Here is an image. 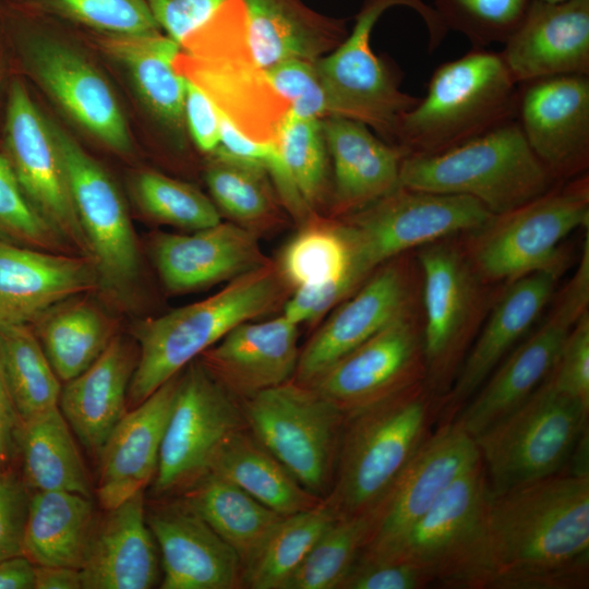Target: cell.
<instances>
[{
  "mask_svg": "<svg viewBox=\"0 0 589 589\" xmlns=\"http://www.w3.org/2000/svg\"><path fill=\"white\" fill-rule=\"evenodd\" d=\"M489 589H584L589 584V477L567 471L491 495Z\"/></svg>",
  "mask_w": 589,
  "mask_h": 589,
  "instance_id": "1",
  "label": "cell"
},
{
  "mask_svg": "<svg viewBox=\"0 0 589 589\" xmlns=\"http://www.w3.org/2000/svg\"><path fill=\"white\" fill-rule=\"evenodd\" d=\"M424 382L346 416L334 480L323 500L337 518L373 515L437 424Z\"/></svg>",
  "mask_w": 589,
  "mask_h": 589,
  "instance_id": "2",
  "label": "cell"
},
{
  "mask_svg": "<svg viewBox=\"0 0 589 589\" xmlns=\"http://www.w3.org/2000/svg\"><path fill=\"white\" fill-rule=\"evenodd\" d=\"M518 94L500 51L472 47L434 70L425 96L400 117L394 144L413 157L449 151L515 120Z\"/></svg>",
  "mask_w": 589,
  "mask_h": 589,
  "instance_id": "3",
  "label": "cell"
},
{
  "mask_svg": "<svg viewBox=\"0 0 589 589\" xmlns=\"http://www.w3.org/2000/svg\"><path fill=\"white\" fill-rule=\"evenodd\" d=\"M281 294L267 265L243 274L215 294L137 324V361L128 400L136 406L241 323L268 311Z\"/></svg>",
  "mask_w": 589,
  "mask_h": 589,
  "instance_id": "4",
  "label": "cell"
},
{
  "mask_svg": "<svg viewBox=\"0 0 589 589\" xmlns=\"http://www.w3.org/2000/svg\"><path fill=\"white\" fill-rule=\"evenodd\" d=\"M580 228H589L587 172L494 215L461 244L483 281L506 284L541 271L563 274L568 259L561 244Z\"/></svg>",
  "mask_w": 589,
  "mask_h": 589,
  "instance_id": "5",
  "label": "cell"
},
{
  "mask_svg": "<svg viewBox=\"0 0 589 589\" xmlns=\"http://www.w3.org/2000/svg\"><path fill=\"white\" fill-rule=\"evenodd\" d=\"M557 182L516 119L444 153L406 156L400 168L401 187L467 195L493 215L527 203Z\"/></svg>",
  "mask_w": 589,
  "mask_h": 589,
  "instance_id": "6",
  "label": "cell"
},
{
  "mask_svg": "<svg viewBox=\"0 0 589 589\" xmlns=\"http://www.w3.org/2000/svg\"><path fill=\"white\" fill-rule=\"evenodd\" d=\"M491 497L480 459L393 545L371 558L407 562L445 588L489 589L493 565L486 530Z\"/></svg>",
  "mask_w": 589,
  "mask_h": 589,
  "instance_id": "7",
  "label": "cell"
},
{
  "mask_svg": "<svg viewBox=\"0 0 589 589\" xmlns=\"http://www.w3.org/2000/svg\"><path fill=\"white\" fill-rule=\"evenodd\" d=\"M416 11L429 33V47L435 49L447 31L432 5L423 0H364L350 33L326 57L314 60L325 91L330 116H341L375 129L390 144L400 117L418 97L404 93L394 72L371 48V34L378 19L390 8Z\"/></svg>",
  "mask_w": 589,
  "mask_h": 589,
  "instance_id": "8",
  "label": "cell"
},
{
  "mask_svg": "<svg viewBox=\"0 0 589 589\" xmlns=\"http://www.w3.org/2000/svg\"><path fill=\"white\" fill-rule=\"evenodd\" d=\"M424 384L440 400L489 311V284L472 267L461 243L443 239L418 249Z\"/></svg>",
  "mask_w": 589,
  "mask_h": 589,
  "instance_id": "9",
  "label": "cell"
},
{
  "mask_svg": "<svg viewBox=\"0 0 589 589\" xmlns=\"http://www.w3.org/2000/svg\"><path fill=\"white\" fill-rule=\"evenodd\" d=\"M589 407L548 380L474 438L491 495L562 472L588 428Z\"/></svg>",
  "mask_w": 589,
  "mask_h": 589,
  "instance_id": "10",
  "label": "cell"
},
{
  "mask_svg": "<svg viewBox=\"0 0 589 589\" xmlns=\"http://www.w3.org/2000/svg\"><path fill=\"white\" fill-rule=\"evenodd\" d=\"M251 434L312 494L333 484L346 414L293 380L239 400Z\"/></svg>",
  "mask_w": 589,
  "mask_h": 589,
  "instance_id": "11",
  "label": "cell"
},
{
  "mask_svg": "<svg viewBox=\"0 0 589 589\" xmlns=\"http://www.w3.org/2000/svg\"><path fill=\"white\" fill-rule=\"evenodd\" d=\"M494 215L467 195L399 187L344 224L353 265L366 279L386 262L412 249L467 235Z\"/></svg>",
  "mask_w": 589,
  "mask_h": 589,
  "instance_id": "12",
  "label": "cell"
},
{
  "mask_svg": "<svg viewBox=\"0 0 589 589\" xmlns=\"http://www.w3.org/2000/svg\"><path fill=\"white\" fill-rule=\"evenodd\" d=\"M0 19L19 38L29 73L67 115L109 149L129 153L128 124L103 75L70 45L48 33L36 13L0 0Z\"/></svg>",
  "mask_w": 589,
  "mask_h": 589,
  "instance_id": "13",
  "label": "cell"
},
{
  "mask_svg": "<svg viewBox=\"0 0 589 589\" xmlns=\"http://www.w3.org/2000/svg\"><path fill=\"white\" fill-rule=\"evenodd\" d=\"M588 311L589 241L585 240L577 268L545 318L504 358L453 421L476 438L521 406L548 378L570 329Z\"/></svg>",
  "mask_w": 589,
  "mask_h": 589,
  "instance_id": "14",
  "label": "cell"
},
{
  "mask_svg": "<svg viewBox=\"0 0 589 589\" xmlns=\"http://www.w3.org/2000/svg\"><path fill=\"white\" fill-rule=\"evenodd\" d=\"M245 426L239 400L202 362L192 361L178 378L153 479L154 492L184 491L208 472L224 440Z\"/></svg>",
  "mask_w": 589,
  "mask_h": 589,
  "instance_id": "15",
  "label": "cell"
},
{
  "mask_svg": "<svg viewBox=\"0 0 589 589\" xmlns=\"http://www.w3.org/2000/svg\"><path fill=\"white\" fill-rule=\"evenodd\" d=\"M51 129L99 288L125 297L139 279L141 260L124 201L109 175L74 139L52 122Z\"/></svg>",
  "mask_w": 589,
  "mask_h": 589,
  "instance_id": "16",
  "label": "cell"
},
{
  "mask_svg": "<svg viewBox=\"0 0 589 589\" xmlns=\"http://www.w3.org/2000/svg\"><path fill=\"white\" fill-rule=\"evenodd\" d=\"M3 147L2 155L32 207L70 250L91 259L51 122L19 81L8 94Z\"/></svg>",
  "mask_w": 589,
  "mask_h": 589,
  "instance_id": "17",
  "label": "cell"
},
{
  "mask_svg": "<svg viewBox=\"0 0 589 589\" xmlns=\"http://www.w3.org/2000/svg\"><path fill=\"white\" fill-rule=\"evenodd\" d=\"M421 309L385 326L309 386L346 416L424 382Z\"/></svg>",
  "mask_w": 589,
  "mask_h": 589,
  "instance_id": "18",
  "label": "cell"
},
{
  "mask_svg": "<svg viewBox=\"0 0 589 589\" xmlns=\"http://www.w3.org/2000/svg\"><path fill=\"white\" fill-rule=\"evenodd\" d=\"M402 255L375 269L311 337L299 353L293 381L312 384L394 320L419 309V267Z\"/></svg>",
  "mask_w": 589,
  "mask_h": 589,
  "instance_id": "19",
  "label": "cell"
},
{
  "mask_svg": "<svg viewBox=\"0 0 589 589\" xmlns=\"http://www.w3.org/2000/svg\"><path fill=\"white\" fill-rule=\"evenodd\" d=\"M480 459L474 438L456 421L437 424L373 513L371 534L360 554L387 550Z\"/></svg>",
  "mask_w": 589,
  "mask_h": 589,
  "instance_id": "20",
  "label": "cell"
},
{
  "mask_svg": "<svg viewBox=\"0 0 589 589\" xmlns=\"http://www.w3.org/2000/svg\"><path fill=\"white\" fill-rule=\"evenodd\" d=\"M516 120L530 148L556 181L587 172L589 75L519 84Z\"/></svg>",
  "mask_w": 589,
  "mask_h": 589,
  "instance_id": "21",
  "label": "cell"
},
{
  "mask_svg": "<svg viewBox=\"0 0 589 589\" xmlns=\"http://www.w3.org/2000/svg\"><path fill=\"white\" fill-rule=\"evenodd\" d=\"M561 276L553 271H541L504 284L489 308L450 389L441 401L437 424L453 421L527 335L554 297Z\"/></svg>",
  "mask_w": 589,
  "mask_h": 589,
  "instance_id": "22",
  "label": "cell"
},
{
  "mask_svg": "<svg viewBox=\"0 0 589 589\" xmlns=\"http://www.w3.org/2000/svg\"><path fill=\"white\" fill-rule=\"evenodd\" d=\"M176 71L193 82L243 134L275 142L289 105L269 84L247 48H219L173 60Z\"/></svg>",
  "mask_w": 589,
  "mask_h": 589,
  "instance_id": "23",
  "label": "cell"
},
{
  "mask_svg": "<svg viewBox=\"0 0 589 589\" xmlns=\"http://www.w3.org/2000/svg\"><path fill=\"white\" fill-rule=\"evenodd\" d=\"M500 51L518 84L589 75V0H532Z\"/></svg>",
  "mask_w": 589,
  "mask_h": 589,
  "instance_id": "24",
  "label": "cell"
},
{
  "mask_svg": "<svg viewBox=\"0 0 589 589\" xmlns=\"http://www.w3.org/2000/svg\"><path fill=\"white\" fill-rule=\"evenodd\" d=\"M146 521L160 553V588L243 587L236 551L181 501L149 510Z\"/></svg>",
  "mask_w": 589,
  "mask_h": 589,
  "instance_id": "25",
  "label": "cell"
},
{
  "mask_svg": "<svg viewBox=\"0 0 589 589\" xmlns=\"http://www.w3.org/2000/svg\"><path fill=\"white\" fill-rule=\"evenodd\" d=\"M96 288L88 257L0 241V327L31 325L52 305Z\"/></svg>",
  "mask_w": 589,
  "mask_h": 589,
  "instance_id": "26",
  "label": "cell"
},
{
  "mask_svg": "<svg viewBox=\"0 0 589 589\" xmlns=\"http://www.w3.org/2000/svg\"><path fill=\"white\" fill-rule=\"evenodd\" d=\"M153 255L165 288L172 293L232 280L267 265L251 230L221 221L189 235H158Z\"/></svg>",
  "mask_w": 589,
  "mask_h": 589,
  "instance_id": "27",
  "label": "cell"
},
{
  "mask_svg": "<svg viewBox=\"0 0 589 589\" xmlns=\"http://www.w3.org/2000/svg\"><path fill=\"white\" fill-rule=\"evenodd\" d=\"M178 378L127 411L103 445L96 493L104 509L117 507L153 481Z\"/></svg>",
  "mask_w": 589,
  "mask_h": 589,
  "instance_id": "28",
  "label": "cell"
},
{
  "mask_svg": "<svg viewBox=\"0 0 589 589\" xmlns=\"http://www.w3.org/2000/svg\"><path fill=\"white\" fill-rule=\"evenodd\" d=\"M298 325L283 314L266 322H244L205 350L202 363L237 399L281 385L294 376Z\"/></svg>",
  "mask_w": 589,
  "mask_h": 589,
  "instance_id": "29",
  "label": "cell"
},
{
  "mask_svg": "<svg viewBox=\"0 0 589 589\" xmlns=\"http://www.w3.org/2000/svg\"><path fill=\"white\" fill-rule=\"evenodd\" d=\"M83 589H149L159 580L157 544L144 491L98 518L79 568Z\"/></svg>",
  "mask_w": 589,
  "mask_h": 589,
  "instance_id": "30",
  "label": "cell"
},
{
  "mask_svg": "<svg viewBox=\"0 0 589 589\" xmlns=\"http://www.w3.org/2000/svg\"><path fill=\"white\" fill-rule=\"evenodd\" d=\"M334 167V200L338 212L354 213L400 187L405 152L373 135L363 122L341 116L322 120Z\"/></svg>",
  "mask_w": 589,
  "mask_h": 589,
  "instance_id": "31",
  "label": "cell"
},
{
  "mask_svg": "<svg viewBox=\"0 0 589 589\" xmlns=\"http://www.w3.org/2000/svg\"><path fill=\"white\" fill-rule=\"evenodd\" d=\"M137 350L115 336L82 373L64 382L59 408L84 447L96 455L127 412Z\"/></svg>",
  "mask_w": 589,
  "mask_h": 589,
  "instance_id": "32",
  "label": "cell"
},
{
  "mask_svg": "<svg viewBox=\"0 0 589 589\" xmlns=\"http://www.w3.org/2000/svg\"><path fill=\"white\" fill-rule=\"evenodd\" d=\"M250 55L262 69L288 59L315 60L348 35L342 20L322 15L302 0H241Z\"/></svg>",
  "mask_w": 589,
  "mask_h": 589,
  "instance_id": "33",
  "label": "cell"
},
{
  "mask_svg": "<svg viewBox=\"0 0 589 589\" xmlns=\"http://www.w3.org/2000/svg\"><path fill=\"white\" fill-rule=\"evenodd\" d=\"M95 34L101 50L124 68L151 113L169 130L181 132L185 79L173 67L180 45L160 31Z\"/></svg>",
  "mask_w": 589,
  "mask_h": 589,
  "instance_id": "34",
  "label": "cell"
},
{
  "mask_svg": "<svg viewBox=\"0 0 589 589\" xmlns=\"http://www.w3.org/2000/svg\"><path fill=\"white\" fill-rule=\"evenodd\" d=\"M91 496L34 491L29 496L23 555L34 565L80 568L97 522Z\"/></svg>",
  "mask_w": 589,
  "mask_h": 589,
  "instance_id": "35",
  "label": "cell"
},
{
  "mask_svg": "<svg viewBox=\"0 0 589 589\" xmlns=\"http://www.w3.org/2000/svg\"><path fill=\"white\" fill-rule=\"evenodd\" d=\"M208 472L236 484L283 516L311 509L323 502L304 489L247 426L224 440Z\"/></svg>",
  "mask_w": 589,
  "mask_h": 589,
  "instance_id": "36",
  "label": "cell"
},
{
  "mask_svg": "<svg viewBox=\"0 0 589 589\" xmlns=\"http://www.w3.org/2000/svg\"><path fill=\"white\" fill-rule=\"evenodd\" d=\"M181 502L236 551L242 570L285 517L212 472L187 488Z\"/></svg>",
  "mask_w": 589,
  "mask_h": 589,
  "instance_id": "37",
  "label": "cell"
},
{
  "mask_svg": "<svg viewBox=\"0 0 589 589\" xmlns=\"http://www.w3.org/2000/svg\"><path fill=\"white\" fill-rule=\"evenodd\" d=\"M15 442L24 482L34 491H69L91 496L86 467L59 406L20 421Z\"/></svg>",
  "mask_w": 589,
  "mask_h": 589,
  "instance_id": "38",
  "label": "cell"
},
{
  "mask_svg": "<svg viewBox=\"0 0 589 589\" xmlns=\"http://www.w3.org/2000/svg\"><path fill=\"white\" fill-rule=\"evenodd\" d=\"M32 327L60 381L86 370L107 348L113 323L94 302L74 296L40 314Z\"/></svg>",
  "mask_w": 589,
  "mask_h": 589,
  "instance_id": "39",
  "label": "cell"
},
{
  "mask_svg": "<svg viewBox=\"0 0 589 589\" xmlns=\"http://www.w3.org/2000/svg\"><path fill=\"white\" fill-rule=\"evenodd\" d=\"M337 519L324 503L285 516L243 567V587L284 589L313 545Z\"/></svg>",
  "mask_w": 589,
  "mask_h": 589,
  "instance_id": "40",
  "label": "cell"
},
{
  "mask_svg": "<svg viewBox=\"0 0 589 589\" xmlns=\"http://www.w3.org/2000/svg\"><path fill=\"white\" fill-rule=\"evenodd\" d=\"M0 361L20 421L59 406L60 378L31 325L0 327Z\"/></svg>",
  "mask_w": 589,
  "mask_h": 589,
  "instance_id": "41",
  "label": "cell"
},
{
  "mask_svg": "<svg viewBox=\"0 0 589 589\" xmlns=\"http://www.w3.org/2000/svg\"><path fill=\"white\" fill-rule=\"evenodd\" d=\"M352 260L344 225L312 226L287 244L281 273L296 289L347 281L357 290L365 280L356 271Z\"/></svg>",
  "mask_w": 589,
  "mask_h": 589,
  "instance_id": "42",
  "label": "cell"
},
{
  "mask_svg": "<svg viewBox=\"0 0 589 589\" xmlns=\"http://www.w3.org/2000/svg\"><path fill=\"white\" fill-rule=\"evenodd\" d=\"M373 515L337 518L284 589H338L369 541Z\"/></svg>",
  "mask_w": 589,
  "mask_h": 589,
  "instance_id": "43",
  "label": "cell"
},
{
  "mask_svg": "<svg viewBox=\"0 0 589 589\" xmlns=\"http://www.w3.org/2000/svg\"><path fill=\"white\" fill-rule=\"evenodd\" d=\"M205 180L216 205L244 225L260 224L274 209L266 170L257 164L212 154Z\"/></svg>",
  "mask_w": 589,
  "mask_h": 589,
  "instance_id": "44",
  "label": "cell"
},
{
  "mask_svg": "<svg viewBox=\"0 0 589 589\" xmlns=\"http://www.w3.org/2000/svg\"><path fill=\"white\" fill-rule=\"evenodd\" d=\"M132 191L140 209L158 223L195 231L221 221L217 207L206 195L163 173L139 172Z\"/></svg>",
  "mask_w": 589,
  "mask_h": 589,
  "instance_id": "45",
  "label": "cell"
},
{
  "mask_svg": "<svg viewBox=\"0 0 589 589\" xmlns=\"http://www.w3.org/2000/svg\"><path fill=\"white\" fill-rule=\"evenodd\" d=\"M23 10L101 34L159 31L145 0H9Z\"/></svg>",
  "mask_w": 589,
  "mask_h": 589,
  "instance_id": "46",
  "label": "cell"
},
{
  "mask_svg": "<svg viewBox=\"0 0 589 589\" xmlns=\"http://www.w3.org/2000/svg\"><path fill=\"white\" fill-rule=\"evenodd\" d=\"M292 183L305 206L324 195L327 178V146L322 119L286 112L275 141Z\"/></svg>",
  "mask_w": 589,
  "mask_h": 589,
  "instance_id": "47",
  "label": "cell"
},
{
  "mask_svg": "<svg viewBox=\"0 0 589 589\" xmlns=\"http://www.w3.org/2000/svg\"><path fill=\"white\" fill-rule=\"evenodd\" d=\"M532 0H433L446 31L464 35L472 47L504 44L525 17Z\"/></svg>",
  "mask_w": 589,
  "mask_h": 589,
  "instance_id": "48",
  "label": "cell"
},
{
  "mask_svg": "<svg viewBox=\"0 0 589 589\" xmlns=\"http://www.w3.org/2000/svg\"><path fill=\"white\" fill-rule=\"evenodd\" d=\"M0 241L50 252L70 250L26 200L3 155H0Z\"/></svg>",
  "mask_w": 589,
  "mask_h": 589,
  "instance_id": "49",
  "label": "cell"
},
{
  "mask_svg": "<svg viewBox=\"0 0 589 589\" xmlns=\"http://www.w3.org/2000/svg\"><path fill=\"white\" fill-rule=\"evenodd\" d=\"M264 70L269 84L292 112L320 119L330 116L314 60L288 59Z\"/></svg>",
  "mask_w": 589,
  "mask_h": 589,
  "instance_id": "50",
  "label": "cell"
},
{
  "mask_svg": "<svg viewBox=\"0 0 589 589\" xmlns=\"http://www.w3.org/2000/svg\"><path fill=\"white\" fill-rule=\"evenodd\" d=\"M546 380L589 407V311L570 329Z\"/></svg>",
  "mask_w": 589,
  "mask_h": 589,
  "instance_id": "51",
  "label": "cell"
},
{
  "mask_svg": "<svg viewBox=\"0 0 589 589\" xmlns=\"http://www.w3.org/2000/svg\"><path fill=\"white\" fill-rule=\"evenodd\" d=\"M432 579L419 567L359 555L338 589H423Z\"/></svg>",
  "mask_w": 589,
  "mask_h": 589,
  "instance_id": "52",
  "label": "cell"
},
{
  "mask_svg": "<svg viewBox=\"0 0 589 589\" xmlns=\"http://www.w3.org/2000/svg\"><path fill=\"white\" fill-rule=\"evenodd\" d=\"M29 496L24 481L0 472V562L23 554Z\"/></svg>",
  "mask_w": 589,
  "mask_h": 589,
  "instance_id": "53",
  "label": "cell"
},
{
  "mask_svg": "<svg viewBox=\"0 0 589 589\" xmlns=\"http://www.w3.org/2000/svg\"><path fill=\"white\" fill-rule=\"evenodd\" d=\"M225 0H145L155 22L179 45L201 27Z\"/></svg>",
  "mask_w": 589,
  "mask_h": 589,
  "instance_id": "54",
  "label": "cell"
},
{
  "mask_svg": "<svg viewBox=\"0 0 589 589\" xmlns=\"http://www.w3.org/2000/svg\"><path fill=\"white\" fill-rule=\"evenodd\" d=\"M183 109L184 124L195 145L202 152L214 153L219 144L218 111L207 95L188 79Z\"/></svg>",
  "mask_w": 589,
  "mask_h": 589,
  "instance_id": "55",
  "label": "cell"
},
{
  "mask_svg": "<svg viewBox=\"0 0 589 589\" xmlns=\"http://www.w3.org/2000/svg\"><path fill=\"white\" fill-rule=\"evenodd\" d=\"M20 419L0 361V462L11 454Z\"/></svg>",
  "mask_w": 589,
  "mask_h": 589,
  "instance_id": "56",
  "label": "cell"
},
{
  "mask_svg": "<svg viewBox=\"0 0 589 589\" xmlns=\"http://www.w3.org/2000/svg\"><path fill=\"white\" fill-rule=\"evenodd\" d=\"M0 589H35V565L23 554L1 561Z\"/></svg>",
  "mask_w": 589,
  "mask_h": 589,
  "instance_id": "57",
  "label": "cell"
},
{
  "mask_svg": "<svg viewBox=\"0 0 589 589\" xmlns=\"http://www.w3.org/2000/svg\"><path fill=\"white\" fill-rule=\"evenodd\" d=\"M79 568L35 565V589H82Z\"/></svg>",
  "mask_w": 589,
  "mask_h": 589,
  "instance_id": "58",
  "label": "cell"
},
{
  "mask_svg": "<svg viewBox=\"0 0 589 589\" xmlns=\"http://www.w3.org/2000/svg\"><path fill=\"white\" fill-rule=\"evenodd\" d=\"M568 471L579 477H589V434L588 428L578 438L573 453L569 457Z\"/></svg>",
  "mask_w": 589,
  "mask_h": 589,
  "instance_id": "59",
  "label": "cell"
},
{
  "mask_svg": "<svg viewBox=\"0 0 589 589\" xmlns=\"http://www.w3.org/2000/svg\"><path fill=\"white\" fill-rule=\"evenodd\" d=\"M542 1H545V2H562V1H566V0H542Z\"/></svg>",
  "mask_w": 589,
  "mask_h": 589,
  "instance_id": "60",
  "label": "cell"
}]
</instances>
